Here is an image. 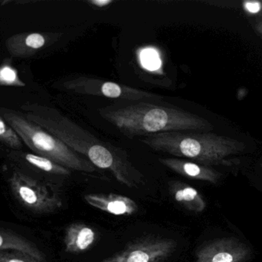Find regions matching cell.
<instances>
[{
    "instance_id": "6da1fadb",
    "label": "cell",
    "mask_w": 262,
    "mask_h": 262,
    "mask_svg": "<svg viewBox=\"0 0 262 262\" xmlns=\"http://www.w3.org/2000/svg\"><path fill=\"white\" fill-rule=\"evenodd\" d=\"M25 117L61 140L71 149L86 157L95 167L110 171L119 183L137 187L142 175L131 165L125 154L112 145L98 139L59 112L38 104L21 106Z\"/></svg>"
},
{
    "instance_id": "7a4b0ae2",
    "label": "cell",
    "mask_w": 262,
    "mask_h": 262,
    "mask_svg": "<svg viewBox=\"0 0 262 262\" xmlns=\"http://www.w3.org/2000/svg\"><path fill=\"white\" fill-rule=\"evenodd\" d=\"M99 112L102 118L129 136L213 129V126L203 117L176 106L149 102L102 108Z\"/></svg>"
},
{
    "instance_id": "3957f363",
    "label": "cell",
    "mask_w": 262,
    "mask_h": 262,
    "mask_svg": "<svg viewBox=\"0 0 262 262\" xmlns=\"http://www.w3.org/2000/svg\"><path fill=\"white\" fill-rule=\"evenodd\" d=\"M152 150L192 160L203 166H232V155H239L246 144L230 137L214 133L169 132L149 135L142 140Z\"/></svg>"
},
{
    "instance_id": "277c9868",
    "label": "cell",
    "mask_w": 262,
    "mask_h": 262,
    "mask_svg": "<svg viewBox=\"0 0 262 262\" xmlns=\"http://www.w3.org/2000/svg\"><path fill=\"white\" fill-rule=\"evenodd\" d=\"M0 115L36 155L46 157L69 169L87 173L96 172V167L89 159L74 152L61 140L28 120L20 112L2 108Z\"/></svg>"
},
{
    "instance_id": "5b68a950",
    "label": "cell",
    "mask_w": 262,
    "mask_h": 262,
    "mask_svg": "<svg viewBox=\"0 0 262 262\" xmlns=\"http://www.w3.org/2000/svg\"><path fill=\"white\" fill-rule=\"evenodd\" d=\"M9 185L17 201L35 213H52L62 206V200L55 191L18 171L11 175Z\"/></svg>"
},
{
    "instance_id": "8992f818",
    "label": "cell",
    "mask_w": 262,
    "mask_h": 262,
    "mask_svg": "<svg viewBox=\"0 0 262 262\" xmlns=\"http://www.w3.org/2000/svg\"><path fill=\"white\" fill-rule=\"evenodd\" d=\"M63 87L71 92L83 95H95L109 98H121L134 102L160 100L161 97L145 91L118 84L114 82L103 81L96 78L80 76L63 83Z\"/></svg>"
},
{
    "instance_id": "52a82bcc",
    "label": "cell",
    "mask_w": 262,
    "mask_h": 262,
    "mask_svg": "<svg viewBox=\"0 0 262 262\" xmlns=\"http://www.w3.org/2000/svg\"><path fill=\"white\" fill-rule=\"evenodd\" d=\"M177 246L178 243L172 238L144 237L101 262H163L173 255Z\"/></svg>"
},
{
    "instance_id": "ba28073f",
    "label": "cell",
    "mask_w": 262,
    "mask_h": 262,
    "mask_svg": "<svg viewBox=\"0 0 262 262\" xmlns=\"http://www.w3.org/2000/svg\"><path fill=\"white\" fill-rule=\"evenodd\" d=\"M252 255L250 248L237 238H218L200 246L194 262H246Z\"/></svg>"
},
{
    "instance_id": "9c48e42d",
    "label": "cell",
    "mask_w": 262,
    "mask_h": 262,
    "mask_svg": "<svg viewBox=\"0 0 262 262\" xmlns=\"http://www.w3.org/2000/svg\"><path fill=\"white\" fill-rule=\"evenodd\" d=\"M84 200L98 210L118 216H129L138 210L134 200L116 194H88L84 195Z\"/></svg>"
},
{
    "instance_id": "30bf717a",
    "label": "cell",
    "mask_w": 262,
    "mask_h": 262,
    "mask_svg": "<svg viewBox=\"0 0 262 262\" xmlns=\"http://www.w3.org/2000/svg\"><path fill=\"white\" fill-rule=\"evenodd\" d=\"M159 162L176 173L192 179L215 184L221 178L217 171L194 162L175 158H159Z\"/></svg>"
},
{
    "instance_id": "8fae6325",
    "label": "cell",
    "mask_w": 262,
    "mask_h": 262,
    "mask_svg": "<svg viewBox=\"0 0 262 262\" xmlns=\"http://www.w3.org/2000/svg\"><path fill=\"white\" fill-rule=\"evenodd\" d=\"M96 238V232L90 226L73 223L69 225L64 232V250L71 254L85 252L93 246Z\"/></svg>"
},
{
    "instance_id": "7c38bea8",
    "label": "cell",
    "mask_w": 262,
    "mask_h": 262,
    "mask_svg": "<svg viewBox=\"0 0 262 262\" xmlns=\"http://www.w3.org/2000/svg\"><path fill=\"white\" fill-rule=\"evenodd\" d=\"M169 192L173 199L189 212L201 213L206 209V203L201 194L192 186L180 181L169 184Z\"/></svg>"
},
{
    "instance_id": "4fadbf2b",
    "label": "cell",
    "mask_w": 262,
    "mask_h": 262,
    "mask_svg": "<svg viewBox=\"0 0 262 262\" xmlns=\"http://www.w3.org/2000/svg\"><path fill=\"white\" fill-rule=\"evenodd\" d=\"M0 251H18L46 262V255L36 245L23 235L3 228H0Z\"/></svg>"
},
{
    "instance_id": "5bb4252c",
    "label": "cell",
    "mask_w": 262,
    "mask_h": 262,
    "mask_svg": "<svg viewBox=\"0 0 262 262\" xmlns=\"http://www.w3.org/2000/svg\"><path fill=\"white\" fill-rule=\"evenodd\" d=\"M24 158L28 163L34 167L48 173L58 175H69L71 174L70 170L67 168L57 164L55 162L41 155L26 153L24 155Z\"/></svg>"
},
{
    "instance_id": "9a60e30c",
    "label": "cell",
    "mask_w": 262,
    "mask_h": 262,
    "mask_svg": "<svg viewBox=\"0 0 262 262\" xmlns=\"http://www.w3.org/2000/svg\"><path fill=\"white\" fill-rule=\"evenodd\" d=\"M0 142L13 149L23 148V141L0 115Z\"/></svg>"
},
{
    "instance_id": "2e32d148",
    "label": "cell",
    "mask_w": 262,
    "mask_h": 262,
    "mask_svg": "<svg viewBox=\"0 0 262 262\" xmlns=\"http://www.w3.org/2000/svg\"><path fill=\"white\" fill-rule=\"evenodd\" d=\"M0 86L23 87L26 83L20 79L15 68L5 63L0 66Z\"/></svg>"
},
{
    "instance_id": "e0dca14e",
    "label": "cell",
    "mask_w": 262,
    "mask_h": 262,
    "mask_svg": "<svg viewBox=\"0 0 262 262\" xmlns=\"http://www.w3.org/2000/svg\"><path fill=\"white\" fill-rule=\"evenodd\" d=\"M0 262H44L18 251H0Z\"/></svg>"
},
{
    "instance_id": "ac0fdd59",
    "label": "cell",
    "mask_w": 262,
    "mask_h": 262,
    "mask_svg": "<svg viewBox=\"0 0 262 262\" xmlns=\"http://www.w3.org/2000/svg\"><path fill=\"white\" fill-rule=\"evenodd\" d=\"M140 60L143 66L149 70H155L161 65L158 54L154 49H144L140 55Z\"/></svg>"
},
{
    "instance_id": "d6986e66",
    "label": "cell",
    "mask_w": 262,
    "mask_h": 262,
    "mask_svg": "<svg viewBox=\"0 0 262 262\" xmlns=\"http://www.w3.org/2000/svg\"><path fill=\"white\" fill-rule=\"evenodd\" d=\"M25 45L32 50L41 49L46 44V38L44 35L39 33H31L26 35L23 38Z\"/></svg>"
},
{
    "instance_id": "ffe728a7",
    "label": "cell",
    "mask_w": 262,
    "mask_h": 262,
    "mask_svg": "<svg viewBox=\"0 0 262 262\" xmlns=\"http://www.w3.org/2000/svg\"><path fill=\"white\" fill-rule=\"evenodd\" d=\"M243 9L251 14H257L262 9V3L259 1H246L243 3Z\"/></svg>"
},
{
    "instance_id": "44dd1931",
    "label": "cell",
    "mask_w": 262,
    "mask_h": 262,
    "mask_svg": "<svg viewBox=\"0 0 262 262\" xmlns=\"http://www.w3.org/2000/svg\"><path fill=\"white\" fill-rule=\"evenodd\" d=\"M89 3L93 6H97V7H104V6H108V5L113 3V1L112 0H92Z\"/></svg>"
},
{
    "instance_id": "7402d4cb",
    "label": "cell",
    "mask_w": 262,
    "mask_h": 262,
    "mask_svg": "<svg viewBox=\"0 0 262 262\" xmlns=\"http://www.w3.org/2000/svg\"><path fill=\"white\" fill-rule=\"evenodd\" d=\"M258 30L260 32L262 33V23L258 24Z\"/></svg>"
},
{
    "instance_id": "603a6c76",
    "label": "cell",
    "mask_w": 262,
    "mask_h": 262,
    "mask_svg": "<svg viewBox=\"0 0 262 262\" xmlns=\"http://www.w3.org/2000/svg\"><path fill=\"white\" fill-rule=\"evenodd\" d=\"M261 167L262 168V164H261Z\"/></svg>"
}]
</instances>
